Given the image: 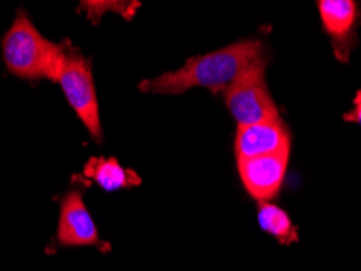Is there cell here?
Wrapping results in <instances>:
<instances>
[{
  "label": "cell",
  "mask_w": 361,
  "mask_h": 271,
  "mask_svg": "<svg viewBox=\"0 0 361 271\" xmlns=\"http://www.w3.org/2000/svg\"><path fill=\"white\" fill-rule=\"evenodd\" d=\"M83 174L93 179L101 189L113 192L119 189H130L142 184V179L130 169L122 168L114 158H90L85 164Z\"/></svg>",
  "instance_id": "9c48e42d"
},
{
  "label": "cell",
  "mask_w": 361,
  "mask_h": 271,
  "mask_svg": "<svg viewBox=\"0 0 361 271\" xmlns=\"http://www.w3.org/2000/svg\"><path fill=\"white\" fill-rule=\"evenodd\" d=\"M290 153L279 155L241 158L238 159V171L246 192L259 203L272 200L283 184Z\"/></svg>",
  "instance_id": "5b68a950"
},
{
  "label": "cell",
  "mask_w": 361,
  "mask_h": 271,
  "mask_svg": "<svg viewBox=\"0 0 361 271\" xmlns=\"http://www.w3.org/2000/svg\"><path fill=\"white\" fill-rule=\"evenodd\" d=\"M57 83L61 84L67 101L72 109L80 117L83 125L87 127L94 140H101V122L98 111L97 92H94V82L92 68L85 57L75 52H66L61 75Z\"/></svg>",
  "instance_id": "3957f363"
},
{
  "label": "cell",
  "mask_w": 361,
  "mask_h": 271,
  "mask_svg": "<svg viewBox=\"0 0 361 271\" xmlns=\"http://www.w3.org/2000/svg\"><path fill=\"white\" fill-rule=\"evenodd\" d=\"M236 158H256L290 153V134L280 119L238 127Z\"/></svg>",
  "instance_id": "52a82bcc"
},
{
  "label": "cell",
  "mask_w": 361,
  "mask_h": 271,
  "mask_svg": "<svg viewBox=\"0 0 361 271\" xmlns=\"http://www.w3.org/2000/svg\"><path fill=\"white\" fill-rule=\"evenodd\" d=\"M257 221L259 226L277 239L280 244L288 246V244L298 241V229L291 222L290 216L286 215V211L279 208L277 205L270 203V201L259 203Z\"/></svg>",
  "instance_id": "30bf717a"
},
{
  "label": "cell",
  "mask_w": 361,
  "mask_h": 271,
  "mask_svg": "<svg viewBox=\"0 0 361 271\" xmlns=\"http://www.w3.org/2000/svg\"><path fill=\"white\" fill-rule=\"evenodd\" d=\"M326 33L332 38L334 52L345 62L355 46V25L360 17V7L353 0H321L317 2Z\"/></svg>",
  "instance_id": "8992f818"
},
{
  "label": "cell",
  "mask_w": 361,
  "mask_h": 271,
  "mask_svg": "<svg viewBox=\"0 0 361 271\" xmlns=\"http://www.w3.org/2000/svg\"><path fill=\"white\" fill-rule=\"evenodd\" d=\"M269 58L259 41H241L205 56L190 57L179 70L143 80L140 92L153 94H180L190 88H209L225 93L231 84L254 68L267 65Z\"/></svg>",
  "instance_id": "6da1fadb"
},
{
  "label": "cell",
  "mask_w": 361,
  "mask_h": 271,
  "mask_svg": "<svg viewBox=\"0 0 361 271\" xmlns=\"http://www.w3.org/2000/svg\"><path fill=\"white\" fill-rule=\"evenodd\" d=\"M265 67L267 65L254 68L223 93L228 109L240 127L280 119L277 106L265 83Z\"/></svg>",
  "instance_id": "277c9868"
},
{
  "label": "cell",
  "mask_w": 361,
  "mask_h": 271,
  "mask_svg": "<svg viewBox=\"0 0 361 271\" xmlns=\"http://www.w3.org/2000/svg\"><path fill=\"white\" fill-rule=\"evenodd\" d=\"M345 122H353V124L361 125V89L353 99V109L343 115Z\"/></svg>",
  "instance_id": "8fae6325"
},
{
  "label": "cell",
  "mask_w": 361,
  "mask_h": 271,
  "mask_svg": "<svg viewBox=\"0 0 361 271\" xmlns=\"http://www.w3.org/2000/svg\"><path fill=\"white\" fill-rule=\"evenodd\" d=\"M4 61L13 75L26 80L47 78L57 83L66 57L63 47L47 41L25 13H20L4 42Z\"/></svg>",
  "instance_id": "7a4b0ae2"
},
{
  "label": "cell",
  "mask_w": 361,
  "mask_h": 271,
  "mask_svg": "<svg viewBox=\"0 0 361 271\" xmlns=\"http://www.w3.org/2000/svg\"><path fill=\"white\" fill-rule=\"evenodd\" d=\"M57 237L63 246H93L99 242L97 226L78 190H71L63 196Z\"/></svg>",
  "instance_id": "ba28073f"
}]
</instances>
